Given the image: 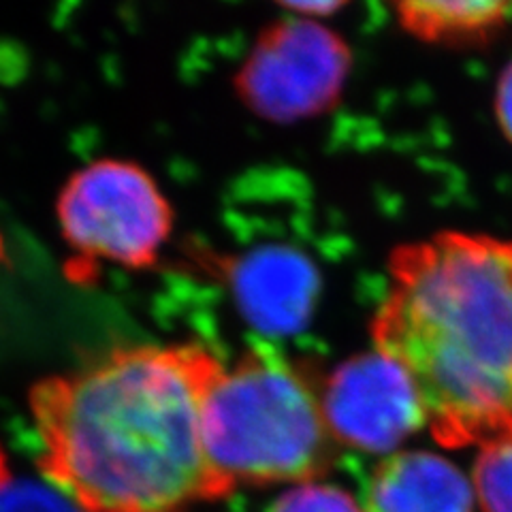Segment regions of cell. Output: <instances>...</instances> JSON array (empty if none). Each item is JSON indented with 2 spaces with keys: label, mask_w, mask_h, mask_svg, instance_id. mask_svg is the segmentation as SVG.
Masks as SVG:
<instances>
[{
  "label": "cell",
  "mask_w": 512,
  "mask_h": 512,
  "mask_svg": "<svg viewBox=\"0 0 512 512\" xmlns=\"http://www.w3.org/2000/svg\"><path fill=\"white\" fill-rule=\"evenodd\" d=\"M220 367L201 344H141L37 382L41 472L84 512H186L216 498L201 408Z\"/></svg>",
  "instance_id": "6da1fadb"
},
{
  "label": "cell",
  "mask_w": 512,
  "mask_h": 512,
  "mask_svg": "<svg viewBox=\"0 0 512 512\" xmlns=\"http://www.w3.org/2000/svg\"><path fill=\"white\" fill-rule=\"evenodd\" d=\"M397 22L408 35L442 45H474L493 37L510 20V3H397Z\"/></svg>",
  "instance_id": "9c48e42d"
},
{
  "label": "cell",
  "mask_w": 512,
  "mask_h": 512,
  "mask_svg": "<svg viewBox=\"0 0 512 512\" xmlns=\"http://www.w3.org/2000/svg\"><path fill=\"white\" fill-rule=\"evenodd\" d=\"M342 3H284L282 9H286L288 15H295V18L303 20H320L329 18L335 11H340Z\"/></svg>",
  "instance_id": "5bb4252c"
},
{
  "label": "cell",
  "mask_w": 512,
  "mask_h": 512,
  "mask_svg": "<svg viewBox=\"0 0 512 512\" xmlns=\"http://www.w3.org/2000/svg\"><path fill=\"white\" fill-rule=\"evenodd\" d=\"M201 440L220 495L237 485L316 480L335 446L320 391L269 346L222 363L203 397Z\"/></svg>",
  "instance_id": "3957f363"
},
{
  "label": "cell",
  "mask_w": 512,
  "mask_h": 512,
  "mask_svg": "<svg viewBox=\"0 0 512 512\" xmlns=\"http://www.w3.org/2000/svg\"><path fill=\"white\" fill-rule=\"evenodd\" d=\"M352 67L346 41L316 20L282 15L256 39L235 75L242 103L269 122L325 114L340 101Z\"/></svg>",
  "instance_id": "5b68a950"
},
{
  "label": "cell",
  "mask_w": 512,
  "mask_h": 512,
  "mask_svg": "<svg viewBox=\"0 0 512 512\" xmlns=\"http://www.w3.org/2000/svg\"><path fill=\"white\" fill-rule=\"evenodd\" d=\"M0 512H84L67 495L35 480H9L0 489Z\"/></svg>",
  "instance_id": "7c38bea8"
},
{
  "label": "cell",
  "mask_w": 512,
  "mask_h": 512,
  "mask_svg": "<svg viewBox=\"0 0 512 512\" xmlns=\"http://www.w3.org/2000/svg\"><path fill=\"white\" fill-rule=\"evenodd\" d=\"M11 480V474H9V463H7V457L3 453V448H0V489H3L7 483Z\"/></svg>",
  "instance_id": "9a60e30c"
},
{
  "label": "cell",
  "mask_w": 512,
  "mask_h": 512,
  "mask_svg": "<svg viewBox=\"0 0 512 512\" xmlns=\"http://www.w3.org/2000/svg\"><path fill=\"white\" fill-rule=\"evenodd\" d=\"M320 404L333 442L363 453L393 455L427 427L410 380L376 350L344 361L325 380Z\"/></svg>",
  "instance_id": "8992f818"
},
{
  "label": "cell",
  "mask_w": 512,
  "mask_h": 512,
  "mask_svg": "<svg viewBox=\"0 0 512 512\" xmlns=\"http://www.w3.org/2000/svg\"><path fill=\"white\" fill-rule=\"evenodd\" d=\"M470 478L480 510L512 512V427L478 446Z\"/></svg>",
  "instance_id": "30bf717a"
},
{
  "label": "cell",
  "mask_w": 512,
  "mask_h": 512,
  "mask_svg": "<svg viewBox=\"0 0 512 512\" xmlns=\"http://www.w3.org/2000/svg\"><path fill=\"white\" fill-rule=\"evenodd\" d=\"M235 288L239 306L256 327L288 333L308 320L316 276L303 256L288 250H265L239 265Z\"/></svg>",
  "instance_id": "ba28073f"
},
{
  "label": "cell",
  "mask_w": 512,
  "mask_h": 512,
  "mask_svg": "<svg viewBox=\"0 0 512 512\" xmlns=\"http://www.w3.org/2000/svg\"><path fill=\"white\" fill-rule=\"evenodd\" d=\"M67 244L86 259L152 267L173 229V212L152 175L128 160H96L73 173L58 197Z\"/></svg>",
  "instance_id": "277c9868"
},
{
  "label": "cell",
  "mask_w": 512,
  "mask_h": 512,
  "mask_svg": "<svg viewBox=\"0 0 512 512\" xmlns=\"http://www.w3.org/2000/svg\"><path fill=\"white\" fill-rule=\"evenodd\" d=\"M495 118L500 131L512 143V60L506 64L495 90Z\"/></svg>",
  "instance_id": "4fadbf2b"
},
{
  "label": "cell",
  "mask_w": 512,
  "mask_h": 512,
  "mask_svg": "<svg viewBox=\"0 0 512 512\" xmlns=\"http://www.w3.org/2000/svg\"><path fill=\"white\" fill-rule=\"evenodd\" d=\"M367 512H474L472 478L431 451H395L367 483Z\"/></svg>",
  "instance_id": "52a82bcc"
},
{
  "label": "cell",
  "mask_w": 512,
  "mask_h": 512,
  "mask_svg": "<svg viewBox=\"0 0 512 512\" xmlns=\"http://www.w3.org/2000/svg\"><path fill=\"white\" fill-rule=\"evenodd\" d=\"M372 338L442 446H480L512 427V242L442 231L397 246Z\"/></svg>",
  "instance_id": "7a4b0ae2"
},
{
  "label": "cell",
  "mask_w": 512,
  "mask_h": 512,
  "mask_svg": "<svg viewBox=\"0 0 512 512\" xmlns=\"http://www.w3.org/2000/svg\"><path fill=\"white\" fill-rule=\"evenodd\" d=\"M267 512H367L344 487L325 480H306L284 489Z\"/></svg>",
  "instance_id": "8fae6325"
}]
</instances>
